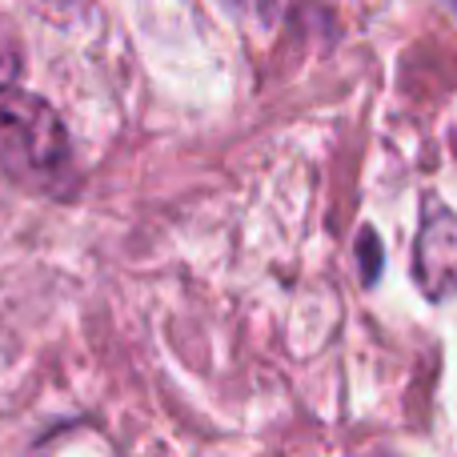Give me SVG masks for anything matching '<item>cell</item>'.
<instances>
[{"label": "cell", "instance_id": "cell-1", "mask_svg": "<svg viewBox=\"0 0 457 457\" xmlns=\"http://www.w3.org/2000/svg\"><path fill=\"white\" fill-rule=\"evenodd\" d=\"M0 169L16 185L61 197L72 181V145L45 96L0 85Z\"/></svg>", "mask_w": 457, "mask_h": 457}, {"label": "cell", "instance_id": "cell-2", "mask_svg": "<svg viewBox=\"0 0 457 457\" xmlns=\"http://www.w3.org/2000/svg\"><path fill=\"white\" fill-rule=\"evenodd\" d=\"M413 281L429 301L457 293V209L437 197L421 205V228L413 241Z\"/></svg>", "mask_w": 457, "mask_h": 457}, {"label": "cell", "instance_id": "cell-3", "mask_svg": "<svg viewBox=\"0 0 457 457\" xmlns=\"http://www.w3.org/2000/svg\"><path fill=\"white\" fill-rule=\"evenodd\" d=\"M361 277H365V285H373L378 281V273H381V245H378V233L373 228H361Z\"/></svg>", "mask_w": 457, "mask_h": 457}, {"label": "cell", "instance_id": "cell-4", "mask_svg": "<svg viewBox=\"0 0 457 457\" xmlns=\"http://www.w3.org/2000/svg\"><path fill=\"white\" fill-rule=\"evenodd\" d=\"M16 64H21V53H16V45H12V37H8V29L0 24V85H12Z\"/></svg>", "mask_w": 457, "mask_h": 457}]
</instances>
